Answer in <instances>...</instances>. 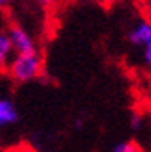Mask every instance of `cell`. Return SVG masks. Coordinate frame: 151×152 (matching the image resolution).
Returning a JSON list of instances; mask_svg holds the SVG:
<instances>
[{"label":"cell","mask_w":151,"mask_h":152,"mask_svg":"<svg viewBox=\"0 0 151 152\" xmlns=\"http://www.w3.org/2000/svg\"><path fill=\"white\" fill-rule=\"evenodd\" d=\"M7 75L15 83H30L37 80L43 71V61L40 53L37 55H17L13 53L7 66Z\"/></svg>","instance_id":"2"},{"label":"cell","mask_w":151,"mask_h":152,"mask_svg":"<svg viewBox=\"0 0 151 152\" xmlns=\"http://www.w3.org/2000/svg\"><path fill=\"white\" fill-rule=\"evenodd\" d=\"M12 4V0H0V8H5Z\"/></svg>","instance_id":"10"},{"label":"cell","mask_w":151,"mask_h":152,"mask_svg":"<svg viewBox=\"0 0 151 152\" xmlns=\"http://www.w3.org/2000/svg\"><path fill=\"white\" fill-rule=\"evenodd\" d=\"M7 35L12 43L13 53L17 55H37L38 53L37 42L23 27H20L17 23H12L7 28Z\"/></svg>","instance_id":"3"},{"label":"cell","mask_w":151,"mask_h":152,"mask_svg":"<svg viewBox=\"0 0 151 152\" xmlns=\"http://www.w3.org/2000/svg\"><path fill=\"white\" fill-rule=\"evenodd\" d=\"M111 152H143L135 141H120L113 145Z\"/></svg>","instance_id":"6"},{"label":"cell","mask_w":151,"mask_h":152,"mask_svg":"<svg viewBox=\"0 0 151 152\" xmlns=\"http://www.w3.org/2000/svg\"><path fill=\"white\" fill-rule=\"evenodd\" d=\"M23 152H35V151H32V149H25Z\"/></svg>","instance_id":"12"},{"label":"cell","mask_w":151,"mask_h":152,"mask_svg":"<svg viewBox=\"0 0 151 152\" xmlns=\"http://www.w3.org/2000/svg\"><path fill=\"white\" fill-rule=\"evenodd\" d=\"M148 152H151V136H150V141H148Z\"/></svg>","instance_id":"11"},{"label":"cell","mask_w":151,"mask_h":152,"mask_svg":"<svg viewBox=\"0 0 151 152\" xmlns=\"http://www.w3.org/2000/svg\"><path fill=\"white\" fill-rule=\"evenodd\" d=\"M141 5H143V8L146 10V13L151 17V0H141Z\"/></svg>","instance_id":"9"},{"label":"cell","mask_w":151,"mask_h":152,"mask_svg":"<svg viewBox=\"0 0 151 152\" xmlns=\"http://www.w3.org/2000/svg\"><path fill=\"white\" fill-rule=\"evenodd\" d=\"M131 129L135 131V132H138V131L143 129V119H141L140 114H133V118H131Z\"/></svg>","instance_id":"7"},{"label":"cell","mask_w":151,"mask_h":152,"mask_svg":"<svg viewBox=\"0 0 151 152\" xmlns=\"http://www.w3.org/2000/svg\"><path fill=\"white\" fill-rule=\"evenodd\" d=\"M150 20H151V17H150Z\"/></svg>","instance_id":"13"},{"label":"cell","mask_w":151,"mask_h":152,"mask_svg":"<svg viewBox=\"0 0 151 152\" xmlns=\"http://www.w3.org/2000/svg\"><path fill=\"white\" fill-rule=\"evenodd\" d=\"M126 43L136 53L138 65L144 71L151 73V20L140 17L130 25L126 31Z\"/></svg>","instance_id":"1"},{"label":"cell","mask_w":151,"mask_h":152,"mask_svg":"<svg viewBox=\"0 0 151 152\" xmlns=\"http://www.w3.org/2000/svg\"><path fill=\"white\" fill-rule=\"evenodd\" d=\"M35 4H38L40 7H52L53 4H57V0H33Z\"/></svg>","instance_id":"8"},{"label":"cell","mask_w":151,"mask_h":152,"mask_svg":"<svg viewBox=\"0 0 151 152\" xmlns=\"http://www.w3.org/2000/svg\"><path fill=\"white\" fill-rule=\"evenodd\" d=\"M19 122V111L8 98H0V129Z\"/></svg>","instance_id":"4"},{"label":"cell","mask_w":151,"mask_h":152,"mask_svg":"<svg viewBox=\"0 0 151 152\" xmlns=\"http://www.w3.org/2000/svg\"><path fill=\"white\" fill-rule=\"evenodd\" d=\"M12 56H13V48H12L7 31H0V73L7 69Z\"/></svg>","instance_id":"5"}]
</instances>
